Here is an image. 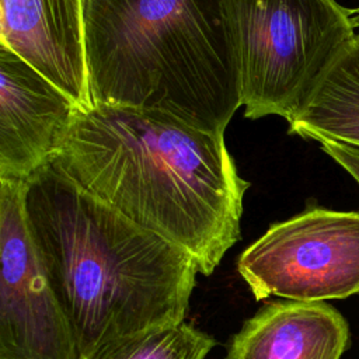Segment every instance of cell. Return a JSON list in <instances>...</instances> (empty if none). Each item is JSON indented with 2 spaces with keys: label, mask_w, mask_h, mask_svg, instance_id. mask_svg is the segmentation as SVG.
Returning a JSON list of instances; mask_svg holds the SVG:
<instances>
[{
  "label": "cell",
  "mask_w": 359,
  "mask_h": 359,
  "mask_svg": "<svg viewBox=\"0 0 359 359\" xmlns=\"http://www.w3.org/2000/svg\"><path fill=\"white\" fill-rule=\"evenodd\" d=\"M215 345L212 335L182 321L111 341L86 359H205Z\"/></svg>",
  "instance_id": "obj_11"
},
{
  "label": "cell",
  "mask_w": 359,
  "mask_h": 359,
  "mask_svg": "<svg viewBox=\"0 0 359 359\" xmlns=\"http://www.w3.org/2000/svg\"><path fill=\"white\" fill-rule=\"evenodd\" d=\"M84 3H86V0H84Z\"/></svg>",
  "instance_id": "obj_14"
},
{
  "label": "cell",
  "mask_w": 359,
  "mask_h": 359,
  "mask_svg": "<svg viewBox=\"0 0 359 359\" xmlns=\"http://www.w3.org/2000/svg\"><path fill=\"white\" fill-rule=\"evenodd\" d=\"M317 143L321 146L323 151L348 171L359 185V146L330 139H320Z\"/></svg>",
  "instance_id": "obj_12"
},
{
  "label": "cell",
  "mask_w": 359,
  "mask_h": 359,
  "mask_svg": "<svg viewBox=\"0 0 359 359\" xmlns=\"http://www.w3.org/2000/svg\"><path fill=\"white\" fill-rule=\"evenodd\" d=\"M80 107L0 46V180L28 181L62 147Z\"/></svg>",
  "instance_id": "obj_7"
},
{
  "label": "cell",
  "mask_w": 359,
  "mask_h": 359,
  "mask_svg": "<svg viewBox=\"0 0 359 359\" xmlns=\"http://www.w3.org/2000/svg\"><path fill=\"white\" fill-rule=\"evenodd\" d=\"M355 17H353V22H355V27H359V8L355 11Z\"/></svg>",
  "instance_id": "obj_13"
},
{
  "label": "cell",
  "mask_w": 359,
  "mask_h": 359,
  "mask_svg": "<svg viewBox=\"0 0 359 359\" xmlns=\"http://www.w3.org/2000/svg\"><path fill=\"white\" fill-rule=\"evenodd\" d=\"M250 119L297 114L355 38L352 11L335 0H224Z\"/></svg>",
  "instance_id": "obj_4"
},
{
  "label": "cell",
  "mask_w": 359,
  "mask_h": 359,
  "mask_svg": "<svg viewBox=\"0 0 359 359\" xmlns=\"http://www.w3.org/2000/svg\"><path fill=\"white\" fill-rule=\"evenodd\" d=\"M289 133L359 146V32L287 122Z\"/></svg>",
  "instance_id": "obj_10"
},
{
  "label": "cell",
  "mask_w": 359,
  "mask_h": 359,
  "mask_svg": "<svg viewBox=\"0 0 359 359\" xmlns=\"http://www.w3.org/2000/svg\"><path fill=\"white\" fill-rule=\"evenodd\" d=\"M84 24L93 105L224 133L241 107L224 0H86Z\"/></svg>",
  "instance_id": "obj_3"
},
{
  "label": "cell",
  "mask_w": 359,
  "mask_h": 359,
  "mask_svg": "<svg viewBox=\"0 0 359 359\" xmlns=\"http://www.w3.org/2000/svg\"><path fill=\"white\" fill-rule=\"evenodd\" d=\"M28 227L81 359L184 321L198 265L48 163L25 182Z\"/></svg>",
  "instance_id": "obj_2"
},
{
  "label": "cell",
  "mask_w": 359,
  "mask_h": 359,
  "mask_svg": "<svg viewBox=\"0 0 359 359\" xmlns=\"http://www.w3.org/2000/svg\"><path fill=\"white\" fill-rule=\"evenodd\" d=\"M0 46L91 108L84 0H0Z\"/></svg>",
  "instance_id": "obj_8"
},
{
  "label": "cell",
  "mask_w": 359,
  "mask_h": 359,
  "mask_svg": "<svg viewBox=\"0 0 359 359\" xmlns=\"http://www.w3.org/2000/svg\"><path fill=\"white\" fill-rule=\"evenodd\" d=\"M137 226L185 250L209 276L240 240L243 199L224 133L123 107L80 108L50 161Z\"/></svg>",
  "instance_id": "obj_1"
},
{
  "label": "cell",
  "mask_w": 359,
  "mask_h": 359,
  "mask_svg": "<svg viewBox=\"0 0 359 359\" xmlns=\"http://www.w3.org/2000/svg\"><path fill=\"white\" fill-rule=\"evenodd\" d=\"M237 271L255 300L327 302L359 293V212L310 206L241 251Z\"/></svg>",
  "instance_id": "obj_5"
},
{
  "label": "cell",
  "mask_w": 359,
  "mask_h": 359,
  "mask_svg": "<svg viewBox=\"0 0 359 359\" xmlns=\"http://www.w3.org/2000/svg\"><path fill=\"white\" fill-rule=\"evenodd\" d=\"M348 324L332 306L272 300L245 320L224 359H341Z\"/></svg>",
  "instance_id": "obj_9"
},
{
  "label": "cell",
  "mask_w": 359,
  "mask_h": 359,
  "mask_svg": "<svg viewBox=\"0 0 359 359\" xmlns=\"http://www.w3.org/2000/svg\"><path fill=\"white\" fill-rule=\"evenodd\" d=\"M25 182L0 180V359H81L28 227Z\"/></svg>",
  "instance_id": "obj_6"
}]
</instances>
